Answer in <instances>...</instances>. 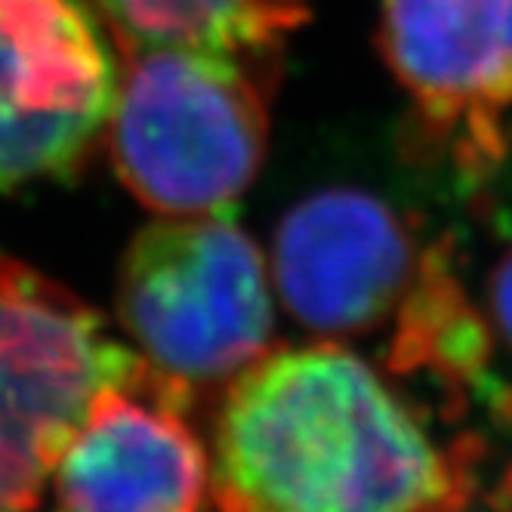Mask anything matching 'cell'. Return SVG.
<instances>
[{
  "instance_id": "cell-1",
  "label": "cell",
  "mask_w": 512,
  "mask_h": 512,
  "mask_svg": "<svg viewBox=\"0 0 512 512\" xmlns=\"http://www.w3.org/2000/svg\"><path fill=\"white\" fill-rule=\"evenodd\" d=\"M469 469L337 340L272 346L219 395L216 512H463Z\"/></svg>"
},
{
  "instance_id": "cell-2",
  "label": "cell",
  "mask_w": 512,
  "mask_h": 512,
  "mask_svg": "<svg viewBox=\"0 0 512 512\" xmlns=\"http://www.w3.org/2000/svg\"><path fill=\"white\" fill-rule=\"evenodd\" d=\"M108 152L121 186L158 216L229 213L266 158L260 59L112 38Z\"/></svg>"
},
{
  "instance_id": "cell-3",
  "label": "cell",
  "mask_w": 512,
  "mask_h": 512,
  "mask_svg": "<svg viewBox=\"0 0 512 512\" xmlns=\"http://www.w3.org/2000/svg\"><path fill=\"white\" fill-rule=\"evenodd\" d=\"M118 318L136 355L195 401L272 349V275L229 213L158 216L121 260Z\"/></svg>"
},
{
  "instance_id": "cell-4",
  "label": "cell",
  "mask_w": 512,
  "mask_h": 512,
  "mask_svg": "<svg viewBox=\"0 0 512 512\" xmlns=\"http://www.w3.org/2000/svg\"><path fill=\"white\" fill-rule=\"evenodd\" d=\"M136 352L68 287L0 253V503L34 512L93 395Z\"/></svg>"
},
{
  "instance_id": "cell-5",
  "label": "cell",
  "mask_w": 512,
  "mask_h": 512,
  "mask_svg": "<svg viewBox=\"0 0 512 512\" xmlns=\"http://www.w3.org/2000/svg\"><path fill=\"white\" fill-rule=\"evenodd\" d=\"M380 50L408 99L411 155L460 186L509 158L512 0H383Z\"/></svg>"
},
{
  "instance_id": "cell-6",
  "label": "cell",
  "mask_w": 512,
  "mask_h": 512,
  "mask_svg": "<svg viewBox=\"0 0 512 512\" xmlns=\"http://www.w3.org/2000/svg\"><path fill=\"white\" fill-rule=\"evenodd\" d=\"M435 253L411 219L371 192L324 189L275 229L272 284L300 327L321 340L392 331Z\"/></svg>"
},
{
  "instance_id": "cell-7",
  "label": "cell",
  "mask_w": 512,
  "mask_h": 512,
  "mask_svg": "<svg viewBox=\"0 0 512 512\" xmlns=\"http://www.w3.org/2000/svg\"><path fill=\"white\" fill-rule=\"evenodd\" d=\"M112 96L115 62L81 0H0V195L81 164Z\"/></svg>"
},
{
  "instance_id": "cell-8",
  "label": "cell",
  "mask_w": 512,
  "mask_h": 512,
  "mask_svg": "<svg viewBox=\"0 0 512 512\" xmlns=\"http://www.w3.org/2000/svg\"><path fill=\"white\" fill-rule=\"evenodd\" d=\"M192 401L139 355L105 383L50 472L53 512H204L210 454Z\"/></svg>"
},
{
  "instance_id": "cell-9",
  "label": "cell",
  "mask_w": 512,
  "mask_h": 512,
  "mask_svg": "<svg viewBox=\"0 0 512 512\" xmlns=\"http://www.w3.org/2000/svg\"><path fill=\"white\" fill-rule=\"evenodd\" d=\"M112 38L263 59L309 22L306 0H96Z\"/></svg>"
},
{
  "instance_id": "cell-10",
  "label": "cell",
  "mask_w": 512,
  "mask_h": 512,
  "mask_svg": "<svg viewBox=\"0 0 512 512\" xmlns=\"http://www.w3.org/2000/svg\"><path fill=\"white\" fill-rule=\"evenodd\" d=\"M488 315L497 337L512 352V244L497 260L488 278Z\"/></svg>"
},
{
  "instance_id": "cell-11",
  "label": "cell",
  "mask_w": 512,
  "mask_h": 512,
  "mask_svg": "<svg viewBox=\"0 0 512 512\" xmlns=\"http://www.w3.org/2000/svg\"><path fill=\"white\" fill-rule=\"evenodd\" d=\"M503 494H506V506L512 509V469H509V475L503 479Z\"/></svg>"
},
{
  "instance_id": "cell-12",
  "label": "cell",
  "mask_w": 512,
  "mask_h": 512,
  "mask_svg": "<svg viewBox=\"0 0 512 512\" xmlns=\"http://www.w3.org/2000/svg\"><path fill=\"white\" fill-rule=\"evenodd\" d=\"M0 512H10V509H7V506H4V503H0Z\"/></svg>"
}]
</instances>
